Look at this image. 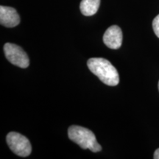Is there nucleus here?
I'll list each match as a JSON object with an SVG mask.
<instances>
[{
	"instance_id": "10",
	"label": "nucleus",
	"mask_w": 159,
	"mask_h": 159,
	"mask_svg": "<svg viewBox=\"0 0 159 159\" xmlns=\"http://www.w3.org/2000/svg\"><path fill=\"white\" fill-rule=\"evenodd\" d=\"M158 90H159V82H158Z\"/></svg>"
},
{
	"instance_id": "6",
	"label": "nucleus",
	"mask_w": 159,
	"mask_h": 159,
	"mask_svg": "<svg viewBox=\"0 0 159 159\" xmlns=\"http://www.w3.org/2000/svg\"><path fill=\"white\" fill-rule=\"evenodd\" d=\"M0 23L6 27H14L20 23V16L14 8L0 6Z\"/></svg>"
},
{
	"instance_id": "8",
	"label": "nucleus",
	"mask_w": 159,
	"mask_h": 159,
	"mask_svg": "<svg viewBox=\"0 0 159 159\" xmlns=\"http://www.w3.org/2000/svg\"><path fill=\"white\" fill-rule=\"evenodd\" d=\"M152 28H153L155 34L157 37L159 38V15L157 16L152 21Z\"/></svg>"
},
{
	"instance_id": "5",
	"label": "nucleus",
	"mask_w": 159,
	"mask_h": 159,
	"mask_svg": "<svg viewBox=\"0 0 159 159\" xmlns=\"http://www.w3.org/2000/svg\"><path fill=\"white\" fill-rule=\"evenodd\" d=\"M103 42L110 49L120 48L122 43V32L120 27L116 25L108 27L103 35Z\"/></svg>"
},
{
	"instance_id": "4",
	"label": "nucleus",
	"mask_w": 159,
	"mask_h": 159,
	"mask_svg": "<svg viewBox=\"0 0 159 159\" xmlns=\"http://www.w3.org/2000/svg\"><path fill=\"white\" fill-rule=\"evenodd\" d=\"M4 52L6 58L12 64L23 69L29 66V57L27 53L19 46L14 43H6L4 46Z\"/></svg>"
},
{
	"instance_id": "3",
	"label": "nucleus",
	"mask_w": 159,
	"mask_h": 159,
	"mask_svg": "<svg viewBox=\"0 0 159 159\" xmlns=\"http://www.w3.org/2000/svg\"><path fill=\"white\" fill-rule=\"evenodd\" d=\"M7 143L11 150L17 156H29L31 153L32 146L27 137L16 132H11L7 135Z\"/></svg>"
},
{
	"instance_id": "7",
	"label": "nucleus",
	"mask_w": 159,
	"mask_h": 159,
	"mask_svg": "<svg viewBox=\"0 0 159 159\" xmlns=\"http://www.w3.org/2000/svg\"><path fill=\"white\" fill-rule=\"evenodd\" d=\"M100 0H82L80 8L81 13L85 16L94 15L98 11Z\"/></svg>"
},
{
	"instance_id": "9",
	"label": "nucleus",
	"mask_w": 159,
	"mask_h": 159,
	"mask_svg": "<svg viewBox=\"0 0 159 159\" xmlns=\"http://www.w3.org/2000/svg\"><path fill=\"white\" fill-rule=\"evenodd\" d=\"M153 158L155 159H159V148L157 149V150L155 151Z\"/></svg>"
},
{
	"instance_id": "1",
	"label": "nucleus",
	"mask_w": 159,
	"mask_h": 159,
	"mask_svg": "<svg viewBox=\"0 0 159 159\" xmlns=\"http://www.w3.org/2000/svg\"><path fill=\"white\" fill-rule=\"evenodd\" d=\"M89 69L105 84L115 86L119 83V73L116 69L108 60L102 57H92L87 62Z\"/></svg>"
},
{
	"instance_id": "2",
	"label": "nucleus",
	"mask_w": 159,
	"mask_h": 159,
	"mask_svg": "<svg viewBox=\"0 0 159 159\" xmlns=\"http://www.w3.org/2000/svg\"><path fill=\"white\" fill-rule=\"evenodd\" d=\"M68 136L71 141L83 149H89L93 152H99L102 150L94 133L89 129L77 125H72L69 127Z\"/></svg>"
}]
</instances>
